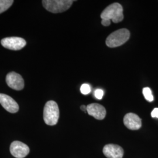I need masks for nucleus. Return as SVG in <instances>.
Listing matches in <instances>:
<instances>
[{
	"mask_svg": "<svg viewBox=\"0 0 158 158\" xmlns=\"http://www.w3.org/2000/svg\"><path fill=\"white\" fill-rule=\"evenodd\" d=\"M102 19H107L112 20L113 23H118L122 21L124 19L123 8L122 6L117 3H113L108 6L102 12L101 14Z\"/></svg>",
	"mask_w": 158,
	"mask_h": 158,
	"instance_id": "obj_1",
	"label": "nucleus"
},
{
	"mask_svg": "<svg viewBox=\"0 0 158 158\" xmlns=\"http://www.w3.org/2000/svg\"><path fill=\"white\" fill-rule=\"evenodd\" d=\"M59 118V109L57 104L54 101H49L46 103L44 110V119L48 125H55Z\"/></svg>",
	"mask_w": 158,
	"mask_h": 158,
	"instance_id": "obj_2",
	"label": "nucleus"
},
{
	"mask_svg": "<svg viewBox=\"0 0 158 158\" xmlns=\"http://www.w3.org/2000/svg\"><path fill=\"white\" fill-rule=\"evenodd\" d=\"M130 37V31L127 29H120L110 34L106 40V45L110 48H116L123 45Z\"/></svg>",
	"mask_w": 158,
	"mask_h": 158,
	"instance_id": "obj_3",
	"label": "nucleus"
},
{
	"mask_svg": "<svg viewBox=\"0 0 158 158\" xmlns=\"http://www.w3.org/2000/svg\"><path fill=\"white\" fill-rule=\"evenodd\" d=\"M73 2L72 0H44L42 5L48 11L56 14L68 10Z\"/></svg>",
	"mask_w": 158,
	"mask_h": 158,
	"instance_id": "obj_4",
	"label": "nucleus"
},
{
	"mask_svg": "<svg viewBox=\"0 0 158 158\" xmlns=\"http://www.w3.org/2000/svg\"><path fill=\"white\" fill-rule=\"evenodd\" d=\"M1 44L3 47L10 50L19 51L24 48L27 42L25 40L19 37H7L1 40Z\"/></svg>",
	"mask_w": 158,
	"mask_h": 158,
	"instance_id": "obj_5",
	"label": "nucleus"
},
{
	"mask_svg": "<svg viewBox=\"0 0 158 158\" xmlns=\"http://www.w3.org/2000/svg\"><path fill=\"white\" fill-rule=\"evenodd\" d=\"M6 82L10 88L15 90H21L24 87V80L23 77L19 74L14 72L6 75Z\"/></svg>",
	"mask_w": 158,
	"mask_h": 158,
	"instance_id": "obj_6",
	"label": "nucleus"
},
{
	"mask_svg": "<svg viewBox=\"0 0 158 158\" xmlns=\"http://www.w3.org/2000/svg\"><path fill=\"white\" fill-rule=\"evenodd\" d=\"M10 152L15 158H24L28 155L29 148L23 142L15 141L11 144Z\"/></svg>",
	"mask_w": 158,
	"mask_h": 158,
	"instance_id": "obj_7",
	"label": "nucleus"
},
{
	"mask_svg": "<svg viewBox=\"0 0 158 158\" xmlns=\"http://www.w3.org/2000/svg\"><path fill=\"white\" fill-rule=\"evenodd\" d=\"M0 104L6 110L11 113H17L19 110V106L10 96L0 93Z\"/></svg>",
	"mask_w": 158,
	"mask_h": 158,
	"instance_id": "obj_8",
	"label": "nucleus"
},
{
	"mask_svg": "<svg viewBox=\"0 0 158 158\" xmlns=\"http://www.w3.org/2000/svg\"><path fill=\"white\" fill-rule=\"evenodd\" d=\"M124 123L125 127L131 130H139L142 126L141 119L134 113H128L125 115Z\"/></svg>",
	"mask_w": 158,
	"mask_h": 158,
	"instance_id": "obj_9",
	"label": "nucleus"
},
{
	"mask_svg": "<svg viewBox=\"0 0 158 158\" xmlns=\"http://www.w3.org/2000/svg\"><path fill=\"white\" fill-rule=\"evenodd\" d=\"M103 153L107 158H123V149L118 145L108 144L103 148Z\"/></svg>",
	"mask_w": 158,
	"mask_h": 158,
	"instance_id": "obj_10",
	"label": "nucleus"
},
{
	"mask_svg": "<svg viewBox=\"0 0 158 158\" xmlns=\"http://www.w3.org/2000/svg\"><path fill=\"white\" fill-rule=\"evenodd\" d=\"M87 113L97 119L102 120L106 115V110L101 104L93 103L87 106Z\"/></svg>",
	"mask_w": 158,
	"mask_h": 158,
	"instance_id": "obj_11",
	"label": "nucleus"
},
{
	"mask_svg": "<svg viewBox=\"0 0 158 158\" xmlns=\"http://www.w3.org/2000/svg\"><path fill=\"white\" fill-rule=\"evenodd\" d=\"M13 2V0H0V14L9 9Z\"/></svg>",
	"mask_w": 158,
	"mask_h": 158,
	"instance_id": "obj_12",
	"label": "nucleus"
},
{
	"mask_svg": "<svg viewBox=\"0 0 158 158\" xmlns=\"http://www.w3.org/2000/svg\"><path fill=\"white\" fill-rule=\"evenodd\" d=\"M143 94L145 97V98L147 100L148 102H152L153 101V96L152 93V91L149 87H145L143 89L142 91Z\"/></svg>",
	"mask_w": 158,
	"mask_h": 158,
	"instance_id": "obj_13",
	"label": "nucleus"
},
{
	"mask_svg": "<svg viewBox=\"0 0 158 158\" xmlns=\"http://www.w3.org/2000/svg\"><path fill=\"white\" fill-rule=\"evenodd\" d=\"M80 91L83 94L87 95L91 92L90 86L88 84H83L80 87Z\"/></svg>",
	"mask_w": 158,
	"mask_h": 158,
	"instance_id": "obj_14",
	"label": "nucleus"
},
{
	"mask_svg": "<svg viewBox=\"0 0 158 158\" xmlns=\"http://www.w3.org/2000/svg\"><path fill=\"white\" fill-rule=\"evenodd\" d=\"M104 96V91L101 89H97L94 91V96L98 100H101Z\"/></svg>",
	"mask_w": 158,
	"mask_h": 158,
	"instance_id": "obj_15",
	"label": "nucleus"
},
{
	"mask_svg": "<svg viewBox=\"0 0 158 158\" xmlns=\"http://www.w3.org/2000/svg\"><path fill=\"white\" fill-rule=\"evenodd\" d=\"M151 116L152 118H158V108H155L153 110L151 113Z\"/></svg>",
	"mask_w": 158,
	"mask_h": 158,
	"instance_id": "obj_16",
	"label": "nucleus"
},
{
	"mask_svg": "<svg viewBox=\"0 0 158 158\" xmlns=\"http://www.w3.org/2000/svg\"><path fill=\"white\" fill-rule=\"evenodd\" d=\"M102 25H104L105 27H108L110 25L111 21L109 19H102Z\"/></svg>",
	"mask_w": 158,
	"mask_h": 158,
	"instance_id": "obj_17",
	"label": "nucleus"
},
{
	"mask_svg": "<svg viewBox=\"0 0 158 158\" xmlns=\"http://www.w3.org/2000/svg\"><path fill=\"white\" fill-rule=\"evenodd\" d=\"M80 108H81V110L82 111H85V113H87V106L83 105V106H81L80 107Z\"/></svg>",
	"mask_w": 158,
	"mask_h": 158,
	"instance_id": "obj_18",
	"label": "nucleus"
}]
</instances>
